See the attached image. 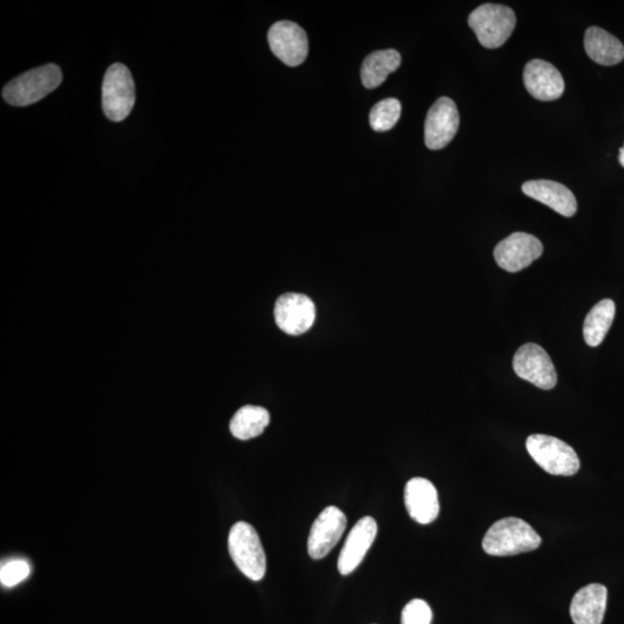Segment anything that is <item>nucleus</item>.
<instances>
[{"label":"nucleus","mask_w":624,"mask_h":624,"mask_svg":"<svg viewBox=\"0 0 624 624\" xmlns=\"http://www.w3.org/2000/svg\"><path fill=\"white\" fill-rule=\"evenodd\" d=\"M405 505L416 523L428 525L440 514V502L435 486L425 478H413L405 487Z\"/></svg>","instance_id":"obj_15"},{"label":"nucleus","mask_w":624,"mask_h":624,"mask_svg":"<svg viewBox=\"0 0 624 624\" xmlns=\"http://www.w3.org/2000/svg\"><path fill=\"white\" fill-rule=\"evenodd\" d=\"M229 554L236 567L251 581H262L266 574V555L254 526L236 523L229 532Z\"/></svg>","instance_id":"obj_3"},{"label":"nucleus","mask_w":624,"mask_h":624,"mask_svg":"<svg viewBox=\"0 0 624 624\" xmlns=\"http://www.w3.org/2000/svg\"><path fill=\"white\" fill-rule=\"evenodd\" d=\"M401 64V56L397 50H378L364 59L361 69V80L364 87L374 89L380 87L391 73L396 72Z\"/></svg>","instance_id":"obj_19"},{"label":"nucleus","mask_w":624,"mask_h":624,"mask_svg":"<svg viewBox=\"0 0 624 624\" xmlns=\"http://www.w3.org/2000/svg\"><path fill=\"white\" fill-rule=\"evenodd\" d=\"M619 160H620L621 166L624 168V146L620 150Z\"/></svg>","instance_id":"obj_25"},{"label":"nucleus","mask_w":624,"mask_h":624,"mask_svg":"<svg viewBox=\"0 0 624 624\" xmlns=\"http://www.w3.org/2000/svg\"><path fill=\"white\" fill-rule=\"evenodd\" d=\"M432 608L422 599L408 603L401 613V624H432Z\"/></svg>","instance_id":"obj_23"},{"label":"nucleus","mask_w":624,"mask_h":624,"mask_svg":"<svg viewBox=\"0 0 624 624\" xmlns=\"http://www.w3.org/2000/svg\"><path fill=\"white\" fill-rule=\"evenodd\" d=\"M270 48L282 63L288 66L301 65L306 61L309 52L307 33L293 21H279L274 24L267 35Z\"/></svg>","instance_id":"obj_8"},{"label":"nucleus","mask_w":624,"mask_h":624,"mask_svg":"<svg viewBox=\"0 0 624 624\" xmlns=\"http://www.w3.org/2000/svg\"><path fill=\"white\" fill-rule=\"evenodd\" d=\"M31 574V567L24 560H13L3 564L0 569V581L6 588L18 585Z\"/></svg>","instance_id":"obj_24"},{"label":"nucleus","mask_w":624,"mask_h":624,"mask_svg":"<svg viewBox=\"0 0 624 624\" xmlns=\"http://www.w3.org/2000/svg\"><path fill=\"white\" fill-rule=\"evenodd\" d=\"M584 47L592 61L600 65L611 66L624 59L622 42L603 28H589L585 33Z\"/></svg>","instance_id":"obj_18"},{"label":"nucleus","mask_w":624,"mask_h":624,"mask_svg":"<svg viewBox=\"0 0 624 624\" xmlns=\"http://www.w3.org/2000/svg\"><path fill=\"white\" fill-rule=\"evenodd\" d=\"M514 370L522 380L542 390H552L557 383L551 356L537 344H526L518 349L514 358Z\"/></svg>","instance_id":"obj_7"},{"label":"nucleus","mask_w":624,"mask_h":624,"mask_svg":"<svg viewBox=\"0 0 624 624\" xmlns=\"http://www.w3.org/2000/svg\"><path fill=\"white\" fill-rule=\"evenodd\" d=\"M541 545L539 534L525 520L507 517L490 526L482 547L488 555L512 556L536 551Z\"/></svg>","instance_id":"obj_1"},{"label":"nucleus","mask_w":624,"mask_h":624,"mask_svg":"<svg viewBox=\"0 0 624 624\" xmlns=\"http://www.w3.org/2000/svg\"><path fill=\"white\" fill-rule=\"evenodd\" d=\"M526 449L534 462L549 474L571 477L581 467L576 451L553 436L531 435L527 438Z\"/></svg>","instance_id":"obj_5"},{"label":"nucleus","mask_w":624,"mask_h":624,"mask_svg":"<svg viewBox=\"0 0 624 624\" xmlns=\"http://www.w3.org/2000/svg\"><path fill=\"white\" fill-rule=\"evenodd\" d=\"M136 89L131 72L123 64L111 65L102 85V107L110 121L122 122L135 107Z\"/></svg>","instance_id":"obj_6"},{"label":"nucleus","mask_w":624,"mask_h":624,"mask_svg":"<svg viewBox=\"0 0 624 624\" xmlns=\"http://www.w3.org/2000/svg\"><path fill=\"white\" fill-rule=\"evenodd\" d=\"M615 317V303L612 300L600 301L585 318L584 339L590 347L603 343Z\"/></svg>","instance_id":"obj_21"},{"label":"nucleus","mask_w":624,"mask_h":624,"mask_svg":"<svg viewBox=\"0 0 624 624\" xmlns=\"http://www.w3.org/2000/svg\"><path fill=\"white\" fill-rule=\"evenodd\" d=\"M460 117L455 101L438 99L429 109L425 123V143L429 150L448 146L459 129Z\"/></svg>","instance_id":"obj_11"},{"label":"nucleus","mask_w":624,"mask_h":624,"mask_svg":"<svg viewBox=\"0 0 624 624\" xmlns=\"http://www.w3.org/2000/svg\"><path fill=\"white\" fill-rule=\"evenodd\" d=\"M377 523L373 517H363L349 532L338 559V570L347 576L358 568L377 536Z\"/></svg>","instance_id":"obj_13"},{"label":"nucleus","mask_w":624,"mask_h":624,"mask_svg":"<svg viewBox=\"0 0 624 624\" xmlns=\"http://www.w3.org/2000/svg\"><path fill=\"white\" fill-rule=\"evenodd\" d=\"M608 591L603 584H590L572 598L570 615L575 624H601L607 607Z\"/></svg>","instance_id":"obj_17"},{"label":"nucleus","mask_w":624,"mask_h":624,"mask_svg":"<svg viewBox=\"0 0 624 624\" xmlns=\"http://www.w3.org/2000/svg\"><path fill=\"white\" fill-rule=\"evenodd\" d=\"M523 192L563 217H574L577 212V200L574 193L561 183L547 180L530 181L523 184Z\"/></svg>","instance_id":"obj_16"},{"label":"nucleus","mask_w":624,"mask_h":624,"mask_svg":"<svg viewBox=\"0 0 624 624\" xmlns=\"http://www.w3.org/2000/svg\"><path fill=\"white\" fill-rule=\"evenodd\" d=\"M347 518L337 507L325 508L315 520L308 539V553L311 559L321 560L328 555L343 537Z\"/></svg>","instance_id":"obj_12"},{"label":"nucleus","mask_w":624,"mask_h":624,"mask_svg":"<svg viewBox=\"0 0 624 624\" xmlns=\"http://www.w3.org/2000/svg\"><path fill=\"white\" fill-rule=\"evenodd\" d=\"M401 115V103L397 99H385L375 104L370 111L371 128L377 132L395 128Z\"/></svg>","instance_id":"obj_22"},{"label":"nucleus","mask_w":624,"mask_h":624,"mask_svg":"<svg viewBox=\"0 0 624 624\" xmlns=\"http://www.w3.org/2000/svg\"><path fill=\"white\" fill-rule=\"evenodd\" d=\"M274 318L281 331L289 336H301L314 325L316 308L308 296L297 293H287L279 297Z\"/></svg>","instance_id":"obj_10"},{"label":"nucleus","mask_w":624,"mask_h":624,"mask_svg":"<svg viewBox=\"0 0 624 624\" xmlns=\"http://www.w3.org/2000/svg\"><path fill=\"white\" fill-rule=\"evenodd\" d=\"M62 80V70L57 65L40 66L11 80L4 87V100L11 106H31L54 92Z\"/></svg>","instance_id":"obj_2"},{"label":"nucleus","mask_w":624,"mask_h":624,"mask_svg":"<svg viewBox=\"0 0 624 624\" xmlns=\"http://www.w3.org/2000/svg\"><path fill=\"white\" fill-rule=\"evenodd\" d=\"M516 24L514 10L504 5H481L468 17V25L477 35L481 46L488 49L503 46L514 33Z\"/></svg>","instance_id":"obj_4"},{"label":"nucleus","mask_w":624,"mask_h":624,"mask_svg":"<svg viewBox=\"0 0 624 624\" xmlns=\"http://www.w3.org/2000/svg\"><path fill=\"white\" fill-rule=\"evenodd\" d=\"M270 423V413L263 407L244 406L230 421V432L241 441H248L264 433Z\"/></svg>","instance_id":"obj_20"},{"label":"nucleus","mask_w":624,"mask_h":624,"mask_svg":"<svg viewBox=\"0 0 624 624\" xmlns=\"http://www.w3.org/2000/svg\"><path fill=\"white\" fill-rule=\"evenodd\" d=\"M544 245L536 236L526 233L511 234L494 250V258L501 269L516 273L529 267L541 257Z\"/></svg>","instance_id":"obj_9"},{"label":"nucleus","mask_w":624,"mask_h":624,"mask_svg":"<svg viewBox=\"0 0 624 624\" xmlns=\"http://www.w3.org/2000/svg\"><path fill=\"white\" fill-rule=\"evenodd\" d=\"M524 85L534 99L554 101L560 99L566 89L564 79L555 66L542 59H533L525 66Z\"/></svg>","instance_id":"obj_14"}]
</instances>
